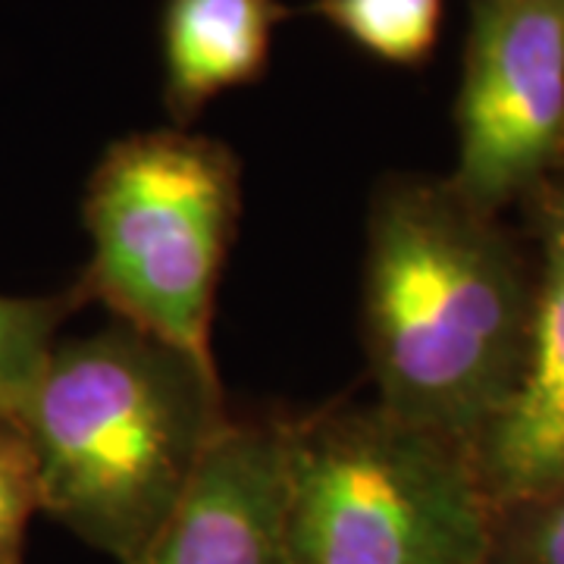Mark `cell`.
<instances>
[{
  "label": "cell",
  "mask_w": 564,
  "mask_h": 564,
  "mask_svg": "<svg viewBox=\"0 0 564 564\" xmlns=\"http://www.w3.org/2000/svg\"><path fill=\"white\" fill-rule=\"evenodd\" d=\"M558 176H562V180H564V161H562V170H558Z\"/></svg>",
  "instance_id": "4fadbf2b"
},
{
  "label": "cell",
  "mask_w": 564,
  "mask_h": 564,
  "mask_svg": "<svg viewBox=\"0 0 564 564\" xmlns=\"http://www.w3.org/2000/svg\"><path fill=\"white\" fill-rule=\"evenodd\" d=\"M39 511L35 452L17 417L0 411V564H22L25 530Z\"/></svg>",
  "instance_id": "7c38bea8"
},
{
  "label": "cell",
  "mask_w": 564,
  "mask_h": 564,
  "mask_svg": "<svg viewBox=\"0 0 564 564\" xmlns=\"http://www.w3.org/2000/svg\"><path fill=\"white\" fill-rule=\"evenodd\" d=\"M10 414L39 462L41 511L120 564L166 524L232 417L217 364L122 321L57 339Z\"/></svg>",
  "instance_id": "7a4b0ae2"
},
{
  "label": "cell",
  "mask_w": 564,
  "mask_h": 564,
  "mask_svg": "<svg viewBox=\"0 0 564 564\" xmlns=\"http://www.w3.org/2000/svg\"><path fill=\"white\" fill-rule=\"evenodd\" d=\"M285 20L280 0H166L161 66L173 126H192L207 104L261 79Z\"/></svg>",
  "instance_id": "ba28073f"
},
{
  "label": "cell",
  "mask_w": 564,
  "mask_h": 564,
  "mask_svg": "<svg viewBox=\"0 0 564 564\" xmlns=\"http://www.w3.org/2000/svg\"><path fill=\"white\" fill-rule=\"evenodd\" d=\"M445 0H311V13L373 61L421 66L436 51Z\"/></svg>",
  "instance_id": "9c48e42d"
},
{
  "label": "cell",
  "mask_w": 564,
  "mask_h": 564,
  "mask_svg": "<svg viewBox=\"0 0 564 564\" xmlns=\"http://www.w3.org/2000/svg\"><path fill=\"white\" fill-rule=\"evenodd\" d=\"M242 217V163L188 126L129 132L95 163L82 223L91 254L73 282L85 304L204 364L223 267Z\"/></svg>",
  "instance_id": "277c9868"
},
{
  "label": "cell",
  "mask_w": 564,
  "mask_h": 564,
  "mask_svg": "<svg viewBox=\"0 0 564 564\" xmlns=\"http://www.w3.org/2000/svg\"><path fill=\"white\" fill-rule=\"evenodd\" d=\"M126 564H295L282 521V414H232L176 511Z\"/></svg>",
  "instance_id": "52a82bcc"
},
{
  "label": "cell",
  "mask_w": 564,
  "mask_h": 564,
  "mask_svg": "<svg viewBox=\"0 0 564 564\" xmlns=\"http://www.w3.org/2000/svg\"><path fill=\"white\" fill-rule=\"evenodd\" d=\"M82 304L73 285L35 299L0 295V411L10 414L22 402L57 343L63 321H69Z\"/></svg>",
  "instance_id": "30bf717a"
},
{
  "label": "cell",
  "mask_w": 564,
  "mask_h": 564,
  "mask_svg": "<svg viewBox=\"0 0 564 564\" xmlns=\"http://www.w3.org/2000/svg\"><path fill=\"white\" fill-rule=\"evenodd\" d=\"M486 564H564V484L492 508Z\"/></svg>",
  "instance_id": "8fae6325"
},
{
  "label": "cell",
  "mask_w": 564,
  "mask_h": 564,
  "mask_svg": "<svg viewBox=\"0 0 564 564\" xmlns=\"http://www.w3.org/2000/svg\"><path fill=\"white\" fill-rule=\"evenodd\" d=\"M448 182L484 210L521 207L564 161V0H474Z\"/></svg>",
  "instance_id": "5b68a950"
},
{
  "label": "cell",
  "mask_w": 564,
  "mask_h": 564,
  "mask_svg": "<svg viewBox=\"0 0 564 564\" xmlns=\"http://www.w3.org/2000/svg\"><path fill=\"white\" fill-rule=\"evenodd\" d=\"M295 564H486L492 505L470 445L377 402L282 414Z\"/></svg>",
  "instance_id": "3957f363"
},
{
  "label": "cell",
  "mask_w": 564,
  "mask_h": 564,
  "mask_svg": "<svg viewBox=\"0 0 564 564\" xmlns=\"http://www.w3.org/2000/svg\"><path fill=\"white\" fill-rule=\"evenodd\" d=\"M536 263V302L521 380L470 445L489 505L564 484V180L552 176L521 204Z\"/></svg>",
  "instance_id": "8992f818"
},
{
  "label": "cell",
  "mask_w": 564,
  "mask_h": 564,
  "mask_svg": "<svg viewBox=\"0 0 564 564\" xmlns=\"http://www.w3.org/2000/svg\"><path fill=\"white\" fill-rule=\"evenodd\" d=\"M533 302V251L502 214L448 176L380 180L361 267L373 402L474 445L521 380Z\"/></svg>",
  "instance_id": "6da1fadb"
}]
</instances>
